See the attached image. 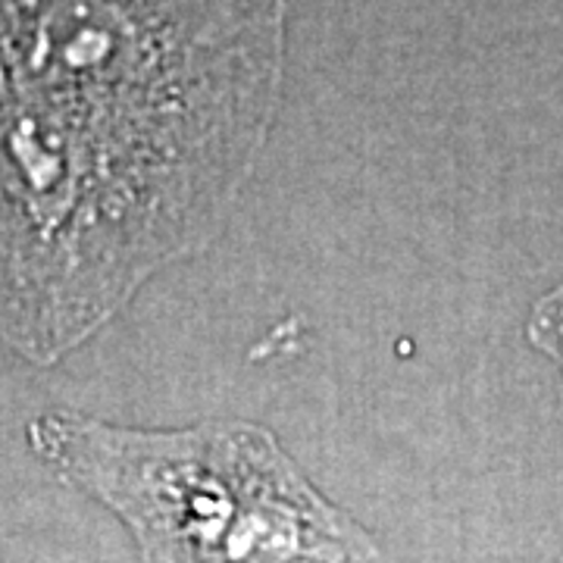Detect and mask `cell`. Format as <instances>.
Segmentation results:
<instances>
[{
	"instance_id": "6da1fadb",
	"label": "cell",
	"mask_w": 563,
	"mask_h": 563,
	"mask_svg": "<svg viewBox=\"0 0 563 563\" xmlns=\"http://www.w3.org/2000/svg\"><path fill=\"white\" fill-rule=\"evenodd\" d=\"M288 0H0V335L85 342L229 217L269 132Z\"/></svg>"
},
{
	"instance_id": "3957f363",
	"label": "cell",
	"mask_w": 563,
	"mask_h": 563,
	"mask_svg": "<svg viewBox=\"0 0 563 563\" xmlns=\"http://www.w3.org/2000/svg\"><path fill=\"white\" fill-rule=\"evenodd\" d=\"M526 335L542 354L558 363L563 376V282L554 291H548L544 298L536 301L529 325H526Z\"/></svg>"
},
{
	"instance_id": "7a4b0ae2",
	"label": "cell",
	"mask_w": 563,
	"mask_h": 563,
	"mask_svg": "<svg viewBox=\"0 0 563 563\" xmlns=\"http://www.w3.org/2000/svg\"><path fill=\"white\" fill-rule=\"evenodd\" d=\"M29 442L120 517L144 563H395L254 422L147 432L44 413Z\"/></svg>"
}]
</instances>
